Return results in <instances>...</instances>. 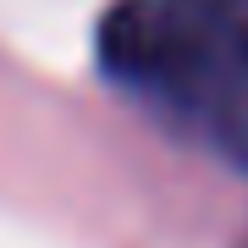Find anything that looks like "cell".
<instances>
[{
	"label": "cell",
	"instance_id": "6da1fadb",
	"mask_svg": "<svg viewBox=\"0 0 248 248\" xmlns=\"http://www.w3.org/2000/svg\"><path fill=\"white\" fill-rule=\"evenodd\" d=\"M99 72L187 149L248 166V0H116Z\"/></svg>",
	"mask_w": 248,
	"mask_h": 248
}]
</instances>
